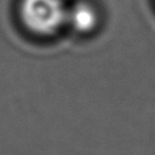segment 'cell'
Instances as JSON below:
<instances>
[{
  "instance_id": "1",
  "label": "cell",
  "mask_w": 155,
  "mask_h": 155,
  "mask_svg": "<svg viewBox=\"0 0 155 155\" xmlns=\"http://www.w3.org/2000/svg\"><path fill=\"white\" fill-rule=\"evenodd\" d=\"M68 7L63 0H21L19 18L34 35L51 36L67 25Z\"/></svg>"
},
{
  "instance_id": "2",
  "label": "cell",
  "mask_w": 155,
  "mask_h": 155,
  "mask_svg": "<svg viewBox=\"0 0 155 155\" xmlns=\"http://www.w3.org/2000/svg\"><path fill=\"white\" fill-rule=\"evenodd\" d=\"M99 23V15L94 6L88 2L80 1L68 7L67 24L79 34H91Z\"/></svg>"
}]
</instances>
